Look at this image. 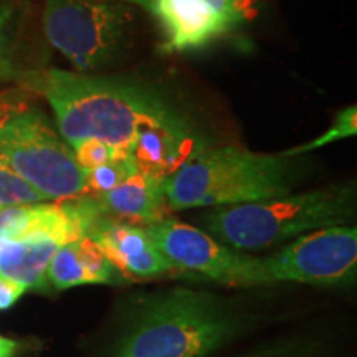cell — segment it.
I'll return each instance as SVG.
<instances>
[{"label": "cell", "instance_id": "cell-1", "mask_svg": "<svg viewBox=\"0 0 357 357\" xmlns=\"http://www.w3.org/2000/svg\"><path fill=\"white\" fill-rule=\"evenodd\" d=\"M19 79L48 101L71 147L100 139L131 155L155 134L190 136L184 119L162 98L136 84L56 68L26 71Z\"/></svg>", "mask_w": 357, "mask_h": 357}, {"label": "cell", "instance_id": "cell-2", "mask_svg": "<svg viewBox=\"0 0 357 357\" xmlns=\"http://www.w3.org/2000/svg\"><path fill=\"white\" fill-rule=\"evenodd\" d=\"M250 326L252 318L218 294L174 288L137 303L108 357H207Z\"/></svg>", "mask_w": 357, "mask_h": 357}, {"label": "cell", "instance_id": "cell-3", "mask_svg": "<svg viewBox=\"0 0 357 357\" xmlns=\"http://www.w3.org/2000/svg\"><path fill=\"white\" fill-rule=\"evenodd\" d=\"M287 159L236 146H200L164 178L169 211L229 207L291 194Z\"/></svg>", "mask_w": 357, "mask_h": 357}, {"label": "cell", "instance_id": "cell-4", "mask_svg": "<svg viewBox=\"0 0 357 357\" xmlns=\"http://www.w3.org/2000/svg\"><path fill=\"white\" fill-rule=\"evenodd\" d=\"M354 217V187L331 185L218 207L205 213L202 225L208 235L235 250H265L310 231L349 225Z\"/></svg>", "mask_w": 357, "mask_h": 357}, {"label": "cell", "instance_id": "cell-5", "mask_svg": "<svg viewBox=\"0 0 357 357\" xmlns=\"http://www.w3.org/2000/svg\"><path fill=\"white\" fill-rule=\"evenodd\" d=\"M0 159L47 200L86 195V171L38 109L22 108L8 116L0 128Z\"/></svg>", "mask_w": 357, "mask_h": 357}, {"label": "cell", "instance_id": "cell-6", "mask_svg": "<svg viewBox=\"0 0 357 357\" xmlns=\"http://www.w3.org/2000/svg\"><path fill=\"white\" fill-rule=\"evenodd\" d=\"M134 19L131 8L109 0H45L48 42L78 70H100L126 50Z\"/></svg>", "mask_w": 357, "mask_h": 357}, {"label": "cell", "instance_id": "cell-7", "mask_svg": "<svg viewBox=\"0 0 357 357\" xmlns=\"http://www.w3.org/2000/svg\"><path fill=\"white\" fill-rule=\"evenodd\" d=\"M142 227L155 248L178 270H190L229 287L270 284L261 258L218 242L197 227L169 217Z\"/></svg>", "mask_w": 357, "mask_h": 357}, {"label": "cell", "instance_id": "cell-8", "mask_svg": "<svg viewBox=\"0 0 357 357\" xmlns=\"http://www.w3.org/2000/svg\"><path fill=\"white\" fill-rule=\"evenodd\" d=\"M270 284L296 281L307 284H342L354 280L357 229L328 227L300 235L280 252L261 258Z\"/></svg>", "mask_w": 357, "mask_h": 357}, {"label": "cell", "instance_id": "cell-9", "mask_svg": "<svg viewBox=\"0 0 357 357\" xmlns=\"http://www.w3.org/2000/svg\"><path fill=\"white\" fill-rule=\"evenodd\" d=\"M144 8L166 37V52H195L247 24L255 0H109Z\"/></svg>", "mask_w": 357, "mask_h": 357}, {"label": "cell", "instance_id": "cell-10", "mask_svg": "<svg viewBox=\"0 0 357 357\" xmlns=\"http://www.w3.org/2000/svg\"><path fill=\"white\" fill-rule=\"evenodd\" d=\"M86 236L105 252L126 278H151L176 268L155 248L142 225L100 215L91 223Z\"/></svg>", "mask_w": 357, "mask_h": 357}, {"label": "cell", "instance_id": "cell-11", "mask_svg": "<svg viewBox=\"0 0 357 357\" xmlns=\"http://www.w3.org/2000/svg\"><path fill=\"white\" fill-rule=\"evenodd\" d=\"M101 215L147 225L166 217L167 200L164 178L154 174L136 172L101 194L89 195Z\"/></svg>", "mask_w": 357, "mask_h": 357}, {"label": "cell", "instance_id": "cell-12", "mask_svg": "<svg viewBox=\"0 0 357 357\" xmlns=\"http://www.w3.org/2000/svg\"><path fill=\"white\" fill-rule=\"evenodd\" d=\"M47 281L58 291L79 284H116L119 270L89 236L66 243L53 253Z\"/></svg>", "mask_w": 357, "mask_h": 357}, {"label": "cell", "instance_id": "cell-13", "mask_svg": "<svg viewBox=\"0 0 357 357\" xmlns=\"http://www.w3.org/2000/svg\"><path fill=\"white\" fill-rule=\"evenodd\" d=\"M58 248L56 242L40 236L0 240V276L19 281L26 289H47V268Z\"/></svg>", "mask_w": 357, "mask_h": 357}, {"label": "cell", "instance_id": "cell-14", "mask_svg": "<svg viewBox=\"0 0 357 357\" xmlns=\"http://www.w3.org/2000/svg\"><path fill=\"white\" fill-rule=\"evenodd\" d=\"M47 200L24 177L0 159V208L32 205Z\"/></svg>", "mask_w": 357, "mask_h": 357}, {"label": "cell", "instance_id": "cell-15", "mask_svg": "<svg viewBox=\"0 0 357 357\" xmlns=\"http://www.w3.org/2000/svg\"><path fill=\"white\" fill-rule=\"evenodd\" d=\"M136 172H139V169H137L131 155H119V158L105 164V166L86 172V195H95L109 190L111 187L118 185L119 182H123L124 178L131 177Z\"/></svg>", "mask_w": 357, "mask_h": 357}, {"label": "cell", "instance_id": "cell-16", "mask_svg": "<svg viewBox=\"0 0 357 357\" xmlns=\"http://www.w3.org/2000/svg\"><path fill=\"white\" fill-rule=\"evenodd\" d=\"M356 132H357V108L356 106H349V108L339 111L336 118H334L333 126L329 128L323 136H319L318 139L307 142V144L284 151L281 155H283V158H294V155H300V154L310 153V151L319 149V147L331 144V142L356 136Z\"/></svg>", "mask_w": 357, "mask_h": 357}, {"label": "cell", "instance_id": "cell-17", "mask_svg": "<svg viewBox=\"0 0 357 357\" xmlns=\"http://www.w3.org/2000/svg\"><path fill=\"white\" fill-rule=\"evenodd\" d=\"M73 153L79 167L86 172L105 166V164L111 162V160L119 158V155H128L100 139H86L79 142L78 146L73 147Z\"/></svg>", "mask_w": 357, "mask_h": 357}, {"label": "cell", "instance_id": "cell-18", "mask_svg": "<svg viewBox=\"0 0 357 357\" xmlns=\"http://www.w3.org/2000/svg\"><path fill=\"white\" fill-rule=\"evenodd\" d=\"M240 357H321L316 346L301 341H281L263 346Z\"/></svg>", "mask_w": 357, "mask_h": 357}, {"label": "cell", "instance_id": "cell-19", "mask_svg": "<svg viewBox=\"0 0 357 357\" xmlns=\"http://www.w3.org/2000/svg\"><path fill=\"white\" fill-rule=\"evenodd\" d=\"M13 68V20L0 26V79L15 77Z\"/></svg>", "mask_w": 357, "mask_h": 357}, {"label": "cell", "instance_id": "cell-20", "mask_svg": "<svg viewBox=\"0 0 357 357\" xmlns=\"http://www.w3.org/2000/svg\"><path fill=\"white\" fill-rule=\"evenodd\" d=\"M25 291V284L12 278H7V276H0V311L12 307Z\"/></svg>", "mask_w": 357, "mask_h": 357}, {"label": "cell", "instance_id": "cell-21", "mask_svg": "<svg viewBox=\"0 0 357 357\" xmlns=\"http://www.w3.org/2000/svg\"><path fill=\"white\" fill-rule=\"evenodd\" d=\"M22 109V106H15V102L13 101H8L7 98H0V128H2V124L7 121L8 116L15 113V111Z\"/></svg>", "mask_w": 357, "mask_h": 357}, {"label": "cell", "instance_id": "cell-22", "mask_svg": "<svg viewBox=\"0 0 357 357\" xmlns=\"http://www.w3.org/2000/svg\"><path fill=\"white\" fill-rule=\"evenodd\" d=\"M17 347L19 344L15 341L0 336V357H15Z\"/></svg>", "mask_w": 357, "mask_h": 357}, {"label": "cell", "instance_id": "cell-23", "mask_svg": "<svg viewBox=\"0 0 357 357\" xmlns=\"http://www.w3.org/2000/svg\"><path fill=\"white\" fill-rule=\"evenodd\" d=\"M13 20V7L8 0H0V26Z\"/></svg>", "mask_w": 357, "mask_h": 357}]
</instances>
